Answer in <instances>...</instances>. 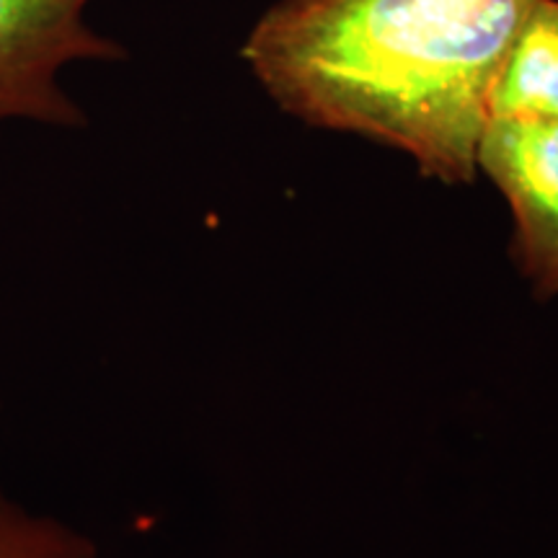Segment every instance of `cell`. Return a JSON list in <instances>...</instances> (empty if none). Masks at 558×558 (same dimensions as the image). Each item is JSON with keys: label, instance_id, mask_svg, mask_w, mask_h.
Listing matches in <instances>:
<instances>
[{"label": "cell", "instance_id": "5", "mask_svg": "<svg viewBox=\"0 0 558 558\" xmlns=\"http://www.w3.org/2000/svg\"><path fill=\"white\" fill-rule=\"evenodd\" d=\"M86 533L52 514L34 512L0 486V558H96Z\"/></svg>", "mask_w": 558, "mask_h": 558}, {"label": "cell", "instance_id": "4", "mask_svg": "<svg viewBox=\"0 0 558 558\" xmlns=\"http://www.w3.org/2000/svg\"><path fill=\"white\" fill-rule=\"evenodd\" d=\"M492 120H558V0H535L488 104Z\"/></svg>", "mask_w": 558, "mask_h": 558}, {"label": "cell", "instance_id": "1", "mask_svg": "<svg viewBox=\"0 0 558 558\" xmlns=\"http://www.w3.org/2000/svg\"><path fill=\"white\" fill-rule=\"evenodd\" d=\"M535 0H279L243 60L288 114L476 177L488 104Z\"/></svg>", "mask_w": 558, "mask_h": 558}, {"label": "cell", "instance_id": "2", "mask_svg": "<svg viewBox=\"0 0 558 558\" xmlns=\"http://www.w3.org/2000/svg\"><path fill=\"white\" fill-rule=\"evenodd\" d=\"M90 0H0V135L34 122L81 130L86 111L62 86L75 62H120L128 50L88 24Z\"/></svg>", "mask_w": 558, "mask_h": 558}, {"label": "cell", "instance_id": "3", "mask_svg": "<svg viewBox=\"0 0 558 558\" xmlns=\"http://www.w3.org/2000/svg\"><path fill=\"white\" fill-rule=\"evenodd\" d=\"M514 218V259L538 295H558V120H488L476 153Z\"/></svg>", "mask_w": 558, "mask_h": 558}]
</instances>
